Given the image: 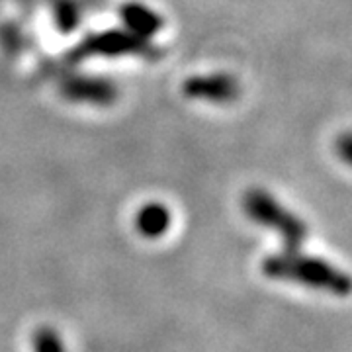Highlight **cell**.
I'll return each instance as SVG.
<instances>
[{"label":"cell","instance_id":"obj_1","mask_svg":"<svg viewBox=\"0 0 352 352\" xmlns=\"http://www.w3.org/2000/svg\"><path fill=\"white\" fill-rule=\"evenodd\" d=\"M263 272L272 280H288L339 298L352 294V276L339 270L335 264L300 251H284L268 256L263 263Z\"/></svg>","mask_w":352,"mask_h":352},{"label":"cell","instance_id":"obj_2","mask_svg":"<svg viewBox=\"0 0 352 352\" xmlns=\"http://www.w3.org/2000/svg\"><path fill=\"white\" fill-rule=\"evenodd\" d=\"M243 210L254 223L276 231L278 237L286 245V251H300L302 243L307 237V227L274 196L258 188L249 190L243 198Z\"/></svg>","mask_w":352,"mask_h":352},{"label":"cell","instance_id":"obj_3","mask_svg":"<svg viewBox=\"0 0 352 352\" xmlns=\"http://www.w3.org/2000/svg\"><path fill=\"white\" fill-rule=\"evenodd\" d=\"M120 55H141L155 57L157 51L149 39L139 38L129 30H108L87 38L69 53L71 61H82L88 57H120Z\"/></svg>","mask_w":352,"mask_h":352},{"label":"cell","instance_id":"obj_4","mask_svg":"<svg viewBox=\"0 0 352 352\" xmlns=\"http://www.w3.org/2000/svg\"><path fill=\"white\" fill-rule=\"evenodd\" d=\"M182 90L188 98L194 100L215 102V104H227L239 96V82L231 75L215 73V75H196L190 76L182 85Z\"/></svg>","mask_w":352,"mask_h":352},{"label":"cell","instance_id":"obj_5","mask_svg":"<svg viewBox=\"0 0 352 352\" xmlns=\"http://www.w3.org/2000/svg\"><path fill=\"white\" fill-rule=\"evenodd\" d=\"M61 90L69 100L94 106H108L118 98L116 85L102 76H71L65 80Z\"/></svg>","mask_w":352,"mask_h":352},{"label":"cell","instance_id":"obj_6","mask_svg":"<svg viewBox=\"0 0 352 352\" xmlns=\"http://www.w3.org/2000/svg\"><path fill=\"white\" fill-rule=\"evenodd\" d=\"M122 20L126 24V30L131 34H135L139 38L149 39L155 34H159V30L163 28V20L157 12H153L151 8L138 4V2H129L122 8Z\"/></svg>","mask_w":352,"mask_h":352},{"label":"cell","instance_id":"obj_7","mask_svg":"<svg viewBox=\"0 0 352 352\" xmlns=\"http://www.w3.org/2000/svg\"><path fill=\"white\" fill-rule=\"evenodd\" d=\"M170 227V212L163 204H147L135 215V229L147 239L163 237Z\"/></svg>","mask_w":352,"mask_h":352},{"label":"cell","instance_id":"obj_8","mask_svg":"<svg viewBox=\"0 0 352 352\" xmlns=\"http://www.w3.org/2000/svg\"><path fill=\"white\" fill-rule=\"evenodd\" d=\"M34 351L36 352H65V346L59 335L51 329H39L34 337Z\"/></svg>","mask_w":352,"mask_h":352},{"label":"cell","instance_id":"obj_9","mask_svg":"<svg viewBox=\"0 0 352 352\" xmlns=\"http://www.w3.org/2000/svg\"><path fill=\"white\" fill-rule=\"evenodd\" d=\"M335 151L340 157V161L352 166V131L349 133H340L335 141Z\"/></svg>","mask_w":352,"mask_h":352}]
</instances>
